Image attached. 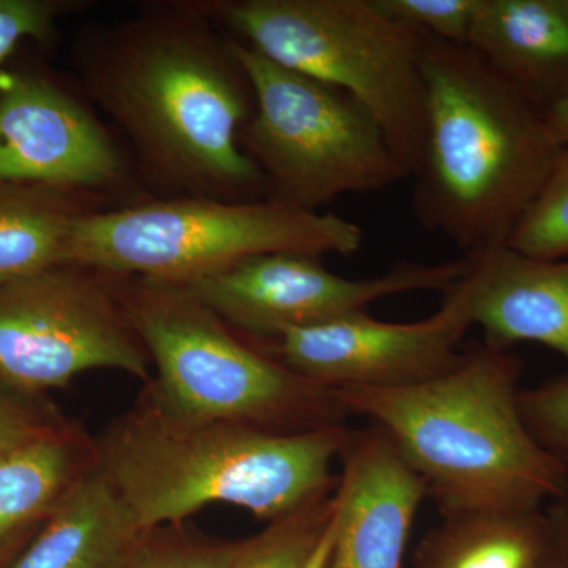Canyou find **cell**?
Returning a JSON list of instances; mask_svg holds the SVG:
<instances>
[{
    "label": "cell",
    "instance_id": "1",
    "mask_svg": "<svg viewBox=\"0 0 568 568\" xmlns=\"http://www.w3.org/2000/svg\"><path fill=\"white\" fill-rule=\"evenodd\" d=\"M71 59L153 182L175 196L265 200L263 174L241 145L252 82L204 0L152 3L89 29Z\"/></svg>",
    "mask_w": 568,
    "mask_h": 568
},
{
    "label": "cell",
    "instance_id": "2",
    "mask_svg": "<svg viewBox=\"0 0 568 568\" xmlns=\"http://www.w3.org/2000/svg\"><path fill=\"white\" fill-rule=\"evenodd\" d=\"M349 432L196 420L144 388L136 406L93 440V458L142 530L179 525L211 504L274 521L334 495V463Z\"/></svg>",
    "mask_w": 568,
    "mask_h": 568
},
{
    "label": "cell",
    "instance_id": "3",
    "mask_svg": "<svg viewBox=\"0 0 568 568\" xmlns=\"http://www.w3.org/2000/svg\"><path fill=\"white\" fill-rule=\"evenodd\" d=\"M521 373L518 355L481 343L447 375L416 386L332 392L349 416L387 433L440 517L521 514L568 497V469L523 422Z\"/></svg>",
    "mask_w": 568,
    "mask_h": 568
},
{
    "label": "cell",
    "instance_id": "4",
    "mask_svg": "<svg viewBox=\"0 0 568 568\" xmlns=\"http://www.w3.org/2000/svg\"><path fill=\"white\" fill-rule=\"evenodd\" d=\"M424 152L413 212L463 256L507 244L547 182L560 142L547 115L467 44L426 37Z\"/></svg>",
    "mask_w": 568,
    "mask_h": 568
},
{
    "label": "cell",
    "instance_id": "5",
    "mask_svg": "<svg viewBox=\"0 0 568 568\" xmlns=\"http://www.w3.org/2000/svg\"><path fill=\"white\" fill-rule=\"evenodd\" d=\"M224 32L284 69L349 93L410 178L424 152L426 36L377 0H204Z\"/></svg>",
    "mask_w": 568,
    "mask_h": 568
},
{
    "label": "cell",
    "instance_id": "6",
    "mask_svg": "<svg viewBox=\"0 0 568 568\" xmlns=\"http://www.w3.org/2000/svg\"><path fill=\"white\" fill-rule=\"evenodd\" d=\"M122 298L156 373L145 388L179 416L282 433L345 425L334 392L245 345L182 286L122 276Z\"/></svg>",
    "mask_w": 568,
    "mask_h": 568
},
{
    "label": "cell",
    "instance_id": "7",
    "mask_svg": "<svg viewBox=\"0 0 568 568\" xmlns=\"http://www.w3.org/2000/svg\"><path fill=\"white\" fill-rule=\"evenodd\" d=\"M364 231L334 213L295 211L272 201L173 196L74 222L63 264L110 275L185 284L268 253L353 256Z\"/></svg>",
    "mask_w": 568,
    "mask_h": 568
},
{
    "label": "cell",
    "instance_id": "8",
    "mask_svg": "<svg viewBox=\"0 0 568 568\" xmlns=\"http://www.w3.org/2000/svg\"><path fill=\"white\" fill-rule=\"evenodd\" d=\"M233 47L254 95L241 145L263 174L265 200L317 213L343 194L379 192L410 178L375 115L349 93L235 39Z\"/></svg>",
    "mask_w": 568,
    "mask_h": 568
},
{
    "label": "cell",
    "instance_id": "9",
    "mask_svg": "<svg viewBox=\"0 0 568 568\" xmlns=\"http://www.w3.org/2000/svg\"><path fill=\"white\" fill-rule=\"evenodd\" d=\"M95 369L152 379L122 276L78 264L0 282V383L39 396Z\"/></svg>",
    "mask_w": 568,
    "mask_h": 568
},
{
    "label": "cell",
    "instance_id": "10",
    "mask_svg": "<svg viewBox=\"0 0 568 568\" xmlns=\"http://www.w3.org/2000/svg\"><path fill=\"white\" fill-rule=\"evenodd\" d=\"M469 260L402 263L375 278L349 280L327 271L320 257L268 253L248 257L193 282L178 284L224 323L257 336L315 327L366 313L376 302L416 291L450 290Z\"/></svg>",
    "mask_w": 568,
    "mask_h": 568
},
{
    "label": "cell",
    "instance_id": "11",
    "mask_svg": "<svg viewBox=\"0 0 568 568\" xmlns=\"http://www.w3.org/2000/svg\"><path fill=\"white\" fill-rule=\"evenodd\" d=\"M465 275L425 320L384 323L362 313L295 328L276 338L274 357L328 390L416 386L447 375L465 358L459 346L474 325Z\"/></svg>",
    "mask_w": 568,
    "mask_h": 568
},
{
    "label": "cell",
    "instance_id": "12",
    "mask_svg": "<svg viewBox=\"0 0 568 568\" xmlns=\"http://www.w3.org/2000/svg\"><path fill=\"white\" fill-rule=\"evenodd\" d=\"M126 181L121 151L80 97L31 63L0 69V182L85 194Z\"/></svg>",
    "mask_w": 568,
    "mask_h": 568
},
{
    "label": "cell",
    "instance_id": "13",
    "mask_svg": "<svg viewBox=\"0 0 568 568\" xmlns=\"http://www.w3.org/2000/svg\"><path fill=\"white\" fill-rule=\"evenodd\" d=\"M335 534L325 568H402L425 485L377 425L353 432L339 455Z\"/></svg>",
    "mask_w": 568,
    "mask_h": 568
},
{
    "label": "cell",
    "instance_id": "14",
    "mask_svg": "<svg viewBox=\"0 0 568 568\" xmlns=\"http://www.w3.org/2000/svg\"><path fill=\"white\" fill-rule=\"evenodd\" d=\"M467 260L470 313L485 345L510 351L537 343L568 366L567 257L536 260L503 245Z\"/></svg>",
    "mask_w": 568,
    "mask_h": 568
},
{
    "label": "cell",
    "instance_id": "15",
    "mask_svg": "<svg viewBox=\"0 0 568 568\" xmlns=\"http://www.w3.org/2000/svg\"><path fill=\"white\" fill-rule=\"evenodd\" d=\"M467 47L541 110L568 100V0H481Z\"/></svg>",
    "mask_w": 568,
    "mask_h": 568
},
{
    "label": "cell",
    "instance_id": "16",
    "mask_svg": "<svg viewBox=\"0 0 568 568\" xmlns=\"http://www.w3.org/2000/svg\"><path fill=\"white\" fill-rule=\"evenodd\" d=\"M148 530L95 465L69 488L9 568H126Z\"/></svg>",
    "mask_w": 568,
    "mask_h": 568
},
{
    "label": "cell",
    "instance_id": "17",
    "mask_svg": "<svg viewBox=\"0 0 568 568\" xmlns=\"http://www.w3.org/2000/svg\"><path fill=\"white\" fill-rule=\"evenodd\" d=\"M545 510L443 517L422 541L417 568H540L556 552Z\"/></svg>",
    "mask_w": 568,
    "mask_h": 568
},
{
    "label": "cell",
    "instance_id": "18",
    "mask_svg": "<svg viewBox=\"0 0 568 568\" xmlns=\"http://www.w3.org/2000/svg\"><path fill=\"white\" fill-rule=\"evenodd\" d=\"M93 465V440L67 424L0 455V540L48 517Z\"/></svg>",
    "mask_w": 568,
    "mask_h": 568
},
{
    "label": "cell",
    "instance_id": "19",
    "mask_svg": "<svg viewBox=\"0 0 568 568\" xmlns=\"http://www.w3.org/2000/svg\"><path fill=\"white\" fill-rule=\"evenodd\" d=\"M84 193L0 182V282L63 264L71 227L93 211Z\"/></svg>",
    "mask_w": 568,
    "mask_h": 568
},
{
    "label": "cell",
    "instance_id": "20",
    "mask_svg": "<svg viewBox=\"0 0 568 568\" xmlns=\"http://www.w3.org/2000/svg\"><path fill=\"white\" fill-rule=\"evenodd\" d=\"M334 514L335 493L274 519L263 532L242 541L230 568H305Z\"/></svg>",
    "mask_w": 568,
    "mask_h": 568
},
{
    "label": "cell",
    "instance_id": "21",
    "mask_svg": "<svg viewBox=\"0 0 568 568\" xmlns=\"http://www.w3.org/2000/svg\"><path fill=\"white\" fill-rule=\"evenodd\" d=\"M507 246L536 260L568 257V145L508 237Z\"/></svg>",
    "mask_w": 568,
    "mask_h": 568
},
{
    "label": "cell",
    "instance_id": "22",
    "mask_svg": "<svg viewBox=\"0 0 568 568\" xmlns=\"http://www.w3.org/2000/svg\"><path fill=\"white\" fill-rule=\"evenodd\" d=\"M178 525L148 530L126 568H230L242 541H207L179 534Z\"/></svg>",
    "mask_w": 568,
    "mask_h": 568
},
{
    "label": "cell",
    "instance_id": "23",
    "mask_svg": "<svg viewBox=\"0 0 568 568\" xmlns=\"http://www.w3.org/2000/svg\"><path fill=\"white\" fill-rule=\"evenodd\" d=\"M88 9L85 0H0V67L26 41L50 44L59 21Z\"/></svg>",
    "mask_w": 568,
    "mask_h": 568
},
{
    "label": "cell",
    "instance_id": "24",
    "mask_svg": "<svg viewBox=\"0 0 568 568\" xmlns=\"http://www.w3.org/2000/svg\"><path fill=\"white\" fill-rule=\"evenodd\" d=\"M519 413L534 440L568 469V375L521 388Z\"/></svg>",
    "mask_w": 568,
    "mask_h": 568
},
{
    "label": "cell",
    "instance_id": "25",
    "mask_svg": "<svg viewBox=\"0 0 568 568\" xmlns=\"http://www.w3.org/2000/svg\"><path fill=\"white\" fill-rule=\"evenodd\" d=\"M481 0H377L396 21L429 39L467 44Z\"/></svg>",
    "mask_w": 568,
    "mask_h": 568
},
{
    "label": "cell",
    "instance_id": "26",
    "mask_svg": "<svg viewBox=\"0 0 568 568\" xmlns=\"http://www.w3.org/2000/svg\"><path fill=\"white\" fill-rule=\"evenodd\" d=\"M36 398L0 383V455L65 424L48 407L37 406Z\"/></svg>",
    "mask_w": 568,
    "mask_h": 568
},
{
    "label": "cell",
    "instance_id": "27",
    "mask_svg": "<svg viewBox=\"0 0 568 568\" xmlns=\"http://www.w3.org/2000/svg\"><path fill=\"white\" fill-rule=\"evenodd\" d=\"M545 517H547L552 544L558 549L560 558L568 560V497L549 504L545 510Z\"/></svg>",
    "mask_w": 568,
    "mask_h": 568
},
{
    "label": "cell",
    "instance_id": "28",
    "mask_svg": "<svg viewBox=\"0 0 568 568\" xmlns=\"http://www.w3.org/2000/svg\"><path fill=\"white\" fill-rule=\"evenodd\" d=\"M549 126L560 145H568V100L545 110Z\"/></svg>",
    "mask_w": 568,
    "mask_h": 568
},
{
    "label": "cell",
    "instance_id": "29",
    "mask_svg": "<svg viewBox=\"0 0 568 568\" xmlns=\"http://www.w3.org/2000/svg\"><path fill=\"white\" fill-rule=\"evenodd\" d=\"M7 544H9V540H0V568H2L3 556H6Z\"/></svg>",
    "mask_w": 568,
    "mask_h": 568
}]
</instances>
